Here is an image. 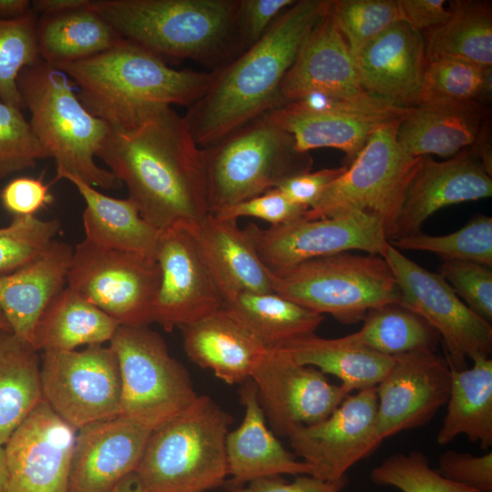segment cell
Wrapping results in <instances>:
<instances>
[{
	"mask_svg": "<svg viewBox=\"0 0 492 492\" xmlns=\"http://www.w3.org/2000/svg\"><path fill=\"white\" fill-rule=\"evenodd\" d=\"M97 157L159 231H195L210 213L201 148L172 107L157 108L127 128H110Z\"/></svg>",
	"mask_w": 492,
	"mask_h": 492,
	"instance_id": "1",
	"label": "cell"
},
{
	"mask_svg": "<svg viewBox=\"0 0 492 492\" xmlns=\"http://www.w3.org/2000/svg\"><path fill=\"white\" fill-rule=\"evenodd\" d=\"M331 0H297L252 46L213 70L205 93L183 116L200 148L282 105L281 87Z\"/></svg>",
	"mask_w": 492,
	"mask_h": 492,
	"instance_id": "2",
	"label": "cell"
},
{
	"mask_svg": "<svg viewBox=\"0 0 492 492\" xmlns=\"http://www.w3.org/2000/svg\"><path fill=\"white\" fill-rule=\"evenodd\" d=\"M58 69L76 84L84 107L113 129L127 128L159 108H189L213 78V71L172 68L124 38L102 53Z\"/></svg>",
	"mask_w": 492,
	"mask_h": 492,
	"instance_id": "3",
	"label": "cell"
},
{
	"mask_svg": "<svg viewBox=\"0 0 492 492\" xmlns=\"http://www.w3.org/2000/svg\"><path fill=\"white\" fill-rule=\"evenodd\" d=\"M89 6L124 39L166 60L221 67L244 49L238 0H91Z\"/></svg>",
	"mask_w": 492,
	"mask_h": 492,
	"instance_id": "4",
	"label": "cell"
},
{
	"mask_svg": "<svg viewBox=\"0 0 492 492\" xmlns=\"http://www.w3.org/2000/svg\"><path fill=\"white\" fill-rule=\"evenodd\" d=\"M73 84L63 71L42 60L25 67L17 77L32 130L55 159L56 173L74 175L95 188L118 190L121 181L95 161L110 128L84 107Z\"/></svg>",
	"mask_w": 492,
	"mask_h": 492,
	"instance_id": "5",
	"label": "cell"
},
{
	"mask_svg": "<svg viewBox=\"0 0 492 492\" xmlns=\"http://www.w3.org/2000/svg\"><path fill=\"white\" fill-rule=\"evenodd\" d=\"M232 420L210 397L198 395L155 428L135 472L143 492H206L223 486Z\"/></svg>",
	"mask_w": 492,
	"mask_h": 492,
	"instance_id": "6",
	"label": "cell"
},
{
	"mask_svg": "<svg viewBox=\"0 0 492 492\" xmlns=\"http://www.w3.org/2000/svg\"><path fill=\"white\" fill-rule=\"evenodd\" d=\"M210 213L259 196L283 180L311 171L310 152L262 115L201 148Z\"/></svg>",
	"mask_w": 492,
	"mask_h": 492,
	"instance_id": "7",
	"label": "cell"
},
{
	"mask_svg": "<svg viewBox=\"0 0 492 492\" xmlns=\"http://www.w3.org/2000/svg\"><path fill=\"white\" fill-rule=\"evenodd\" d=\"M274 292L343 324L364 321L366 313L399 303L396 279L380 255L350 251L309 260L272 271Z\"/></svg>",
	"mask_w": 492,
	"mask_h": 492,
	"instance_id": "8",
	"label": "cell"
},
{
	"mask_svg": "<svg viewBox=\"0 0 492 492\" xmlns=\"http://www.w3.org/2000/svg\"><path fill=\"white\" fill-rule=\"evenodd\" d=\"M402 119L383 125L371 136L355 159L306 210V218L357 210L379 220L388 238L423 158L409 155L398 143Z\"/></svg>",
	"mask_w": 492,
	"mask_h": 492,
	"instance_id": "9",
	"label": "cell"
},
{
	"mask_svg": "<svg viewBox=\"0 0 492 492\" xmlns=\"http://www.w3.org/2000/svg\"><path fill=\"white\" fill-rule=\"evenodd\" d=\"M109 346L120 373V415L157 428L198 396L187 369L149 326L119 325Z\"/></svg>",
	"mask_w": 492,
	"mask_h": 492,
	"instance_id": "10",
	"label": "cell"
},
{
	"mask_svg": "<svg viewBox=\"0 0 492 492\" xmlns=\"http://www.w3.org/2000/svg\"><path fill=\"white\" fill-rule=\"evenodd\" d=\"M69 288L123 326H149L160 283L155 260L98 247L87 239L73 250Z\"/></svg>",
	"mask_w": 492,
	"mask_h": 492,
	"instance_id": "11",
	"label": "cell"
},
{
	"mask_svg": "<svg viewBox=\"0 0 492 492\" xmlns=\"http://www.w3.org/2000/svg\"><path fill=\"white\" fill-rule=\"evenodd\" d=\"M40 381L43 400L76 431L120 415V373L109 345L43 352Z\"/></svg>",
	"mask_w": 492,
	"mask_h": 492,
	"instance_id": "12",
	"label": "cell"
},
{
	"mask_svg": "<svg viewBox=\"0 0 492 492\" xmlns=\"http://www.w3.org/2000/svg\"><path fill=\"white\" fill-rule=\"evenodd\" d=\"M399 288V304L424 318L439 334L453 370L466 368V359L489 357L491 323L476 314L438 273L408 259L391 243L382 256Z\"/></svg>",
	"mask_w": 492,
	"mask_h": 492,
	"instance_id": "13",
	"label": "cell"
},
{
	"mask_svg": "<svg viewBox=\"0 0 492 492\" xmlns=\"http://www.w3.org/2000/svg\"><path fill=\"white\" fill-rule=\"evenodd\" d=\"M244 230L271 271L351 251L383 256L390 243L379 220L350 210L317 219L303 215L264 230L251 223Z\"/></svg>",
	"mask_w": 492,
	"mask_h": 492,
	"instance_id": "14",
	"label": "cell"
},
{
	"mask_svg": "<svg viewBox=\"0 0 492 492\" xmlns=\"http://www.w3.org/2000/svg\"><path fill=\"white\" fill-rule=\"evenodd\" d=\"M272 431L281 436L328 417L350 395L318 369L301 365L281 349H268L251 376Z\"/></svg>",
	"mask_w": 492,
	"mask_h": 492,
	"instance_id": "15",
	"label": "cell"
},
{
	"mask_svg": "<svg viewBox=\"0 0 492 492\" xmlns=\"http://www.w3.org/2000/svg\"><path fill=\"white\" fill-rule=\"evenodd\" d=\"M451 369L433 351L395 356L389 372L376 385L377 408L371 434L374 451L393 435L419 427L446 404Z\"/></svg>",
	"mask_w": 492,
	"mask_h": 492,
	"instance_id": "16",
	"label": "cell"
},
{
	"mask_svg": "<svg viewBox=\"0 0 492 492\" xmlns=\"http://www.w3.org/2000/svg\"><path fill=\"white\" fill-rule=\"evenodd\" d=\"M156 261L160 283L153 318L165 331L181 328L222 307V294L194 231H160Z\"/></svg>",
	"mask_w": 492,
	"mask_h": 492,
	"instance_id": "17",
	"label": "cell"
},
{
	"mask_svg": "<svg viewBox=\"0 0 492 492\" xmlns=\"http://www.w3.org/2000/svg\"><path fill=\"white\" fill-rule=\"evenodd\" d=\"M77 431L43 400L4 446L7 492H67Z\"/></svg>",
	"mask_w": 492,
	"mask_h": 492,
	"instance_id": "18",
	"label": "cell"
},
{
	"mask_svg": "<svg viewBox=\"0 0 492 492\" xmlns=\"http://www.w3.org/2000/svg\"><path fill=\"white\" fill-rule=\"evenodd\" d=\"M376 408V386L363 389L350 394L324 420L293 428L286 437L295 456L312 466V476L339 480L374 452L371 434Z\"/></svg>",
	"mask_w": 492,
	"mask_h": 492,
	"instance_id": "19",
	"label": "cell"
},
{
	"mask_svg": "<svg viewBox=\"0 0 492 492\" xmlns=\"http://www.w3.org/2000/svg\"><path fill=\"white\" fill-rule=\"evenodd\" d=\"M492 195V175L471 147L444 161L422 158L389 235V242L421 232L425 221L437 210Z\"/></svg>",
	"mask_w": 492,
	"mask_h": 492,
	"instance_id": "20",
	"label": "cell"
},
{
	"mask_svg": "<svg viewBox=\"0 0 492 492\" xmlns=\"http://www.w3.org/2000/svg\"><path fill=\"white\" fill-rule=\"evenodd\" d=\"M154 429L119 415L77 430L67 492H112L136 472Z\"/></svg>",
	"mask_w": 492,
	"mask_h": 492,
	"instance_id": "21",
	"label": "cell"
},
{
	"mask_svg": "<svg viewBox=\"0 0 492 492\" xmlns=\"http://www.w3.org/2000/svg\"><path fill=\"white\" fill-rule=\"evenodd\" d=\"M368 95L400 108L420 102L426 65L423 35L398 21L370 40L354 59Z\"/></svg>",
	"mask_w": 492,
	"mask_h": 492,
	"instance_id": "22",
	"label": "cell"
},
{
	"mask_svg": "<svg viewBox=\"0 0 492 492\" xmlns=\"http://www.w3.org/2000/svg\"><path fill=\"white\" fill-rule=\"evenodd\" d=\"M240 401L244 407L241 425L226 436L229 490L264 477L281 475H313V467L298 460L268 427L251 379L241 384Z\"/></svg>",
	"mask_w": 492,
	"mask_h": 492,
	"instance_id": "23",
	"label": "cell"
},
{
	"mask_svg": "<svg viewBox=\"0 0 492 492\" xmlns=\"http://www.w3.org/2000/svg\"><path fill=\"white\" fill-rule=\"evenodd\" d=\"M310 92L346 97L368 95L361 87L354 58L329 11L311 32L285 75L281 87L282 106Z\"/></svg>",
	"mask_w": 492,
	"mask_h": 492,
	"instance_id": "24",
	"label": "cell"
},
{
	"mask_svg": "<svg viewBox=\"0 0 492 492\" xmlns=\"http://www.w3.org/2000/svg\"><path fill=\"white\" fill-rule=\"evenodd\" d=\"M188 358L228 384L251 379L268 348L223 307L181 328Z\"/></svg>",
	"mask_w": 492,
	"mask_h": 492,
	"instance_id": "25",
	"label": "cell"
},
{
	"mask_svg": "<svg viewBox=\"0 0 492 492\" xmlns=\"http://www.w3.org/2000/svg\"><path fill=\"white\" fill-rule=\"evenodd\" d=\"M490 116V107L478 102H422L401 120L397 140L413 157L449 159L475 143Z\"/></svg>",
	"mask_w": 492,
	"mask_h": 492,
	"instance_id": "26",
	"label": "cell"
},
{
	"mask_svg": "<svg viewBox=\"0 0 492 492\" xmlns=\"http://www.w3.org/2000/svg\"><path fill=\"white\" fill-rule=\"evenodd\" d=\"M73 250L54 240L34 260L0 276V310L11 331L29 343L45 309L66 287Z\"/></svg>",
	"mask_w": 492,
	"mask_h": 492,
	"instance_id": "27",
	"label": "cell"
},
{
	"mask_svg": "<svg viewBox=\"0 0 492 492\" xmlns=\"http://www.w3.org/2000/svg\"><path fill=\"white\" fill-rule=\"evenodd\" d=\"M194 234L223 300L241 292H274L272 271L237 220L210 213Z\"/></svg>",
	"mask_w": 492,
	"mask_h": 492,
	"instance_id": "28",
	"label": "cell"
},
{
	"mask_svg": "<svg viewBox=\"0 0 492 492\" xmlns=\"http://www.w3.org/2000/svg\"><path fill=\"white\" fill-rule=\"evenodd\" d=\"M67 179L86 202L83 227L93 244L109 250L137 253L156 261L160 231L146 221L128 198L109 197L79 178L56 173L55 180Z\"/></svg>",
	"mask_w": 492,
	"mask_h": 492,
	"instance_id": "29",
	"label": "cell"
},
{
	"mask_svg": "<svg viewBox=\"0 0 492 492\" xmlns=\"http://www.w3.org/2000/svg\"><path fill=\"white\" fill-rule=\"evenodd\" d=\"M273 124L291 134L303 152L319 148H333L344 152L348 167L359 155L371 136L383 125L402 119L341 112H309L289 105L264 114Z\"/></svg>",
	"mask_w": 492,
	"mask_h": 492,
	"instance_id": "30",
	"label": "cell"
},
{
	"mask_svg": "<svg viewBox=\"0 0 492 492\" xmlns=\"http://www.w3.org/2000/svg\"><path fill=\"white\" fill-rule=\"evenodd\" d=\"M118 323L68 286L40 316L30 343L38 352L72 351L110 342Z\"/></svg>",
	"mask_w": 492,
	"mask_h": 492,
	"instance_id": "31",
	"label": "cell"
},
{
	"mask_svg": "<svg viewBox=\"0 0 492 492\" xmlns=\"http://www.w3.org/2000/svg\"><path fill=\"white\" fill-rule=\"evenodd\" d=\"M279 349L298 364L334 375L348 394L376 386L395 362V356L353 344L344 336L328 339L313 333Z\"/></svg>",
	"mask_w": 492,
	"mask_h": 492,
	"instance_id": "32",
	"label": "cell"
},
{
	"mask_svg": "<svg viewBox=\"0 0 492 492\" xmlns=\"http://www.w3.org/2000/svg\"><path fill=\"white\" fill-rule=\"evenodd\" d=\"M472 361L470 368H450L447 411L436 436L440 446L459 435L483 449L492 445V359L478 356Z\"/></svg>",
	"mask_w": 492,
	"mask_h": 492,
	"instance_id": "33",
	"label": "cell"
},
{
	"mask_svg": "<svg viewBox=\"0 0 492 492\" xmlns=\"http://www.w3.org/2000/svg\"><path fill=\"white\" fill-rule=\"evenodd\" d=\"M222 307L268 349L314 333L324 319L276 292H235L224 298Z\"/></svg>",
	"mask_w": 492,
	"mask_h": 492,
	"instance_id": "34",
	"label": "cell"
},
{
	"mask_svg": "<svg viewBox=\"0 0 492 492\" xmlns=\"http://www.w3.org/2000/svg\"><path fill=\"white\" fill-rule=\"evenodd\" d=\"M89 5L62 15L38 16L36 37L42 61L59 68L102 53L122 39Z\"/></svg>",
	"mask_w": 492,
	"mask_h": 492,
	"instance_id": "35",
	"label": "cell"
},
{
	"mask_svg": "<svg viewBox=\"0 0 492 492\" xmlns=\"http://www.w3.org/2000/svg\"><path fill=\"white\" fill-rule=\"evenodd\" d=\"M41 357L28 342L0 329V445L43 401Z\"/></svg>",
	"mask_w": 492,
	"mask_h": 492,
	"instance_id": "36",
	"label": "cell"
},
{
	"mask_svg": "<svg viewBox=\"0 0 492 492\" xmlns=\"http://www.w3.org/2000/svg\"><path fill=\"white\" fill-rule=\"evenodd\" d=\"M447 20L422 34L426 62L455 58L491 67V2L457 0L450 2Z\"/></svg>",
	"mask_w": 492,
	"mask_h": 492,
	"instance_id": "37",
	"label": "cell"
},
{
	"mask_svg": "<svg viewBox=\"0 0 492 492\" xmlns=\"http://www.w3.org/2000/svg\"><path fill=\"white\" fill-rule=\"evenodd\" d=\"M344 338L378 354L396 356L416 351L436 352L440 336L420 315L399 303L370 310L362 328Z\"/></svg>",
	"mask_w": 492,
	"mask_h": 492,
	"instance_id": "38",
	"label": "cell"
},
{
	"mask_svg": "<svg viewBox=\"0 0 492 492\" xmlns=\"http://www.w3.org/2000/svg\"><path fill=\"white\" fill-rule=\"evenodd\" d=\"M492 96V67L455 58L426 62L420 102L446 100L488 105Z\"/></svg>",
	"mask_w": 492,
	"mask_h": 492,
	"instance_id": "39",
	"label": "cell"
},
{
	"mask_svg": "<svg viewBox=\"0 0 492 492\" xmlns=\"http://www.w3.org/2000/svg\"><path fill=\"white\" fill-rule=\"evenodd\" d=\"M399 251L434 253L443 261H472L492 267V218L478 215L461 229L446 235L422 231L390 242Z\"/></svg>",
	"mask_w": 492,
	"mask_h": 492,
	"instance_id": "40",
	"label": "cell"
},
{
	"mask_svg": "<svg viewBox=\"0 0 492 492\" xmlns=\"http://www.w3.org/2000/svg\"><path fill=\"white\" fill-rule=\"evenodd\" d=\"M38 15L32 9L15 19L0 18V100L23 108L17 77L26 67L41 59L36 25Z\"/></svg>",
	"mask_w": 492,
	"mask_h": 492,
	"instance_id": "41",
	"label": "cell"
},
{
	"mask_svg": "<svg viewBox=\"0 0 492 492\" xmlns=\"http://www.w3.org/2000/svg\"><path fill=\"white\" fill-rule=\"evenodd\" d=\"M329 14L354 59L370 40L400 21L396 0H331Z\"/></svg>",
	"mask_w": 492,
	"mask_h": 492,
	"instance_id": "42",
	"label": "cell"
},
{
	"mask_svg": "<svg viewBox=\"0 0 492 492\" xmlns=\"http://www.w3.org/2000/svg\"><path fill=\"white\" fill-rule=\"evenodd\" d=\"M371 479L377 485L395 487L402 492H479L440 475L419 451L386 457L372 470Z\"/></svg>",
	"mask_w": 492,
	"mask_h": 492,
	"instance_id": "43",
	"label": "cell"
},
{
	"mask_svg": "<svg viewBox=\"0 0 492 492\" xmlns=\"http://www.w3.org/2000/svg\"><path fill=\"white\" fill-rule=\"evenodd\" d=\"M61 229L58 220L36 216L13 217L0 228V276L8 274L37 257Z\"/></svg>",
	"mask_w": 492,
	"mask_h": 492,
	"instance_id": "44",
	"label": "cell"
},
{
	"mask_svg": "<svg viewBox=\"0 0 492 492\" xmlns=\"http://www.w3.org/2000/svg\"><path fill=\"white\" fill-rule=\"evenodd\" d=\"M50 158L21 109L0 100V180Z\"/></svg>",
	"mask_w": 492,
	"mask_h": 492,
	"instance_id": "45",
	"label": "cell"
},
{
	"mask_svg": "<svg viewBox=\"0 0 492 492\" xmlns=\"http://www.w3.org/2000/svg\"><path fill=\"white\" fill-rule=\"evenodd\" d=\"M439 274L476 314L491 323V268L472 261H443Z\"/></svg>",
	"mask_w": 492,
	"mask_h": 492,
	"instance_id": "46",
	"label": "cell"
},
{
	"mask_svg": "<svg viewBox=\"0 0 492 492\" xmlns=\"http://www.w3.org/2000/svg\"><path fill=\"white\" fill-rule=\"evenodd\" d=\"M307 209L291 201L278 189H272L259 196L223 208L216 217L235 220L252 217L263 220L271 226L282 225L302 218Z\"/></svg>",
	"mask_w": 492,
	"mask_h": 492,
	"instance_id": "47",
	"label": "cell"
},
{
	"mask_svg": "<svg viewBox=\"0 0 492 492\" xmlns=\"http://www.w3.org/2000/svg\"><path fill=\"white\" fill-rule=\"evenodd\" d=\"M440 475L479 492H492V452L473 456L448 450L439 457Z\"/></svg>",
	"mask_w": 492,
	"mask_h": 492,
	"instance_id": "48",
	"label": "cell"
},
{
	"mask_svg": "<svg viewBox=\"0 0 492 492\" xmlns=\"http://www.w3.org/2000/svg\"><path fill=\"white\" fill-rule=\"evenodd\" d=\"M296 0H238L237 27L244 50L256 43Z\"/></svg>",
	"mask_w": 492,
	"mask_h": 492,
	"instance_id": "49",
	"label": "cell"
},
{
	"mask_svg": "<svg viewBox=\"0 0 492 492\" xmlns=\"http://www.w3.org/2000/svg\"><path fill=\"white\" fill-rule=\"evenodd\" d=\"M49 188L40 178L18 177L1 190V202L14 217L35 216L53 202Z\"/></svg>",
	"mask_w": 492,
	"mask_h": 492,
	"instance_id": "50",
	"label": "cell"
},
{
	"mask_svg": "<svg viewBox=\"0 0 492 492\" xmlns=\"http://www.w3.org/2000/svg\"><path fill=\"white\" fill-rule=\"evenodd\" d=\"M346 166L323 169L292 176L281 182L278 189L291 201L309 210L323 190L345 169Z\"/></svg>",
	"mask_w": 492,
	"mask_h": 492,
	"instance_id": "51",
	"label": "cell"
},
{
	"mask_svg": "<svg viewBox=\"0 0 492 492\" xmlns=\"http://www.w3.org/2000/svg\"><path fill=\"white\" fill-rule=\"evenodd\" d=\"M347 478L325 480L312 475H299L290 483L280 477L253 480L247 485L231 489V492H340Z\"/></svg>",
	"mask_w": 492,
	"mask_h": 492,
	"instance_id": "52",
	"label": "cell"
},
{
	"mask_svg": "<svg viewBox=\"0 0 492 492\" xmlns=\"http://www.w3.org/2000/svg\"><path fill=\"white\" fill-rule=\"evenodd\" d=\"M400 21L423 34L444 23L451 11L444 0H396Z\"/></svg>",
	"mask_w": 492,
	"mask_h": 492,
	"instance_id": "53",
	"label": "cell"
},
{
	"mask_svg": "<svg viewBox=\"0 0 492 492\" xmlns=\"http://www.w3.org/2000/svg\"><path fill=\"white\" fill-rule=\"evenodd\" d=\"M91 0H35L32 9L41 15H56L87 7Z\"/></svg>",
	"mask_w": 492,
	"mask_h": 492,
	"instance_id": "54",
	"label": "cell"
},
{
	"mask_svg": "<svg viewBox=\"0 0 492 492\" xmlns=\"http://www.w3.org/2000/svg\"><path fill=\"white\" fill-rule=\"evenodd\" d=\"M492 133L491 116L486 119L477 140L471 149L482 162L487 171L492 175Z\"/></svg>",
	"mask_w": 492,
	"mask_h": 492,
	"instance_id": "55",
	"label": "cell"
},
{
	"mask_svg": "<svg viewBox=\"0 0 492 492\" xmlns=\"http://www.w3.org/2000/svg\"><path fill=\"white\" fill-rule=\"evenodd\" d=\"M31 10L29 0H0V18L15 19Z\"/></svg>",
	"mask_w": 492,
	"mask_h": 492,
	"instance_id": "56",
	"label": "cell"
},
{
	"mask_svg": "<svg viewBox=\"0 0 492 492\" xmlns=\"http://www.w3.org/2000/svg\"><path fill=\"white\" fill-rule=\"evenodd\" d=\"M112 492H143L136 473L126 477Z\"/></svg>",
	"mask_w": 492,
	"mask_h": 492,
	"instance_id": "57",
	"label": "cell"
},
{
	"mask_svg": "<svg viewBox=\"0 0 492 492\" xmlns=\"http://www.w3.org/2000/svg\"><path fill=\"white\" fill-rule=\"evenodd\" d=\"M7 471L4 446L0 445V492H7Z\"/></svg>",
	"mask_w": 492,
	"mask_h": 492,
	"instance_id": "58",
	"label": "cell"
},
{
	"mask_svg": "<svg viewBox=\"0 0 492 492\" xmlns=\"http://www.w3.org/2000/svg\"><path fill=\"white\" fill-rule=\"evenodd\" d=\"M0 329L11 331L10 325L7 320L5 319L4 313L1 312V310H0Z\"/></svg>",
	"mask_w": 492,
	"mask_h": 492,
	"instance_id": "59",
	"label": "cell"
}]
</instances>
